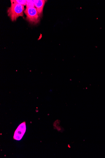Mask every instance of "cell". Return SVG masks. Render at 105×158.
Instances as JSON below:
<instances>
[{
    "mask_svg": "<svg viewBox=\"0 0 105 158\" xmlns=\"http://www.w3.org/2000/svg\"><path fill=\"white\" fill-rule=\"evenodd\" d=\"M11 3V6L7 10L8 16L12 21H16L20 17H23L24 15V7L23 5L18 4Z\"/></svg>",
    "mask_w": 105,
    "mask_h": 158,
    "instance_id": "obj_1",
    "label": "cell"
},
{
    "mask_svg": "<svg viewBox=\"0 0 105 158\" xmlns=\"http://www.w3.org/2000/svg\"><path fill=\"white\" fill-rule=\"evenodd\" d=\"M26 19L31 24H36L39 21L40 17L36 8L26 7L24 11Z\"/></svg>",
    "mask_w": 105,
    "mask_h": 158,
    "instance_id": "obj_2",
    "label": "cell"
},
{
    "mask_svg": "<svg viewBox=\"0 0 105 158\" xmlns=\"http://www.w3.org/2000/svg\"><path fill=\"white\" fill-rule=\"evenodd\" d=\"M26 131V124L25 122L21 124L15 131L14 139L20 140L22 139Z\"/></svg>",
    "mask_w": 105,
    "mask_h": 158,
    "instance_id": "obj_3",
    "label": "cell"
},
{
    "mask_svg": "<svg viewBox=\"0 0 105 158\" xmlns=\"http://www.w3.org/2000/svg\"><path fill=\"white\" fill-rule=\"evenodd\" d=\"M46 1L44 0H34L35 6L36 7L39 17H41Z\"/></svg>",
    "mask_w": 105,
    "mask_h": 158,
    "instance_id": "obj_4",
    "label": "cell"
},
{
    "mask_svg": "<svg viewBox=\"0 0 105 158\" xmlns=\"http://www.w3.org/2000/svg\"><path fill=\"white\" fill-rule=\"evenodd\" d=\"M11 3H16L19 5H23L24 6H26L27 1L26 0H11Z\"/></svg>",
    "mask_w": 105,
    "mask_h": 158,
    "instance_id": "obj_5",
    "label": "cell"
},
{
    "mask_svg": "<svg viewBox=\"0 0 105 158\" xmlns=\"http://www.w3.org/2000/svg\"><path fill=\"white\" fill-rule=\"evenodd\" d=\"M26 7H35L34 1H27Z\"/></svg>",
    "mask_w": 105,
    "mask_h": 158,
    "instance_id": "obj_6",
    "label": "cell"
}]
</instances>
